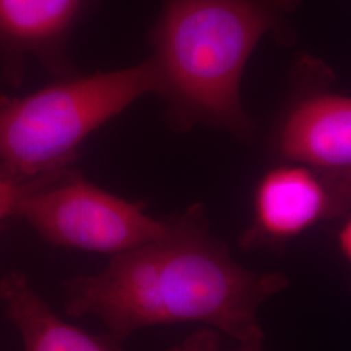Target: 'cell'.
I'll use <instances>...</instances> for the list:
<instances>
[{
	"label": "cell",
	"instance_id": "cell-2",
	"mask_svg": "<svg viewBox=\"0 0 351 351\" xmlns=\"http://www.w3.org/2000/svg\"><path fill=\"white\" fill-rule=\"evenodd\" d=\"M300 1L163 0L149 36V60L169 126L186 132L201 124L250 136L252 121L241 99L245 68Z\"/></svg>",
	"mask_w": 351,
	"mask_h": 351
},
{
	"label": "cell",
	"instance_id": "cell-6",
	"mask_svg": "<svg viewBox=\"0 0 351 351\" xmlns=\"http://www.w3.org/2000/svg\"><path fill=\"white\" fill-rule=\"evenodd\" d=\"M99 0H0V69L3 80L20 86L30 59L56 80L78 75L69 40Z\"/></svg>",
	"mask_w": 351,
	"mask_h": 351
},
{
	"label": "cell",
	"instance_id": "cell-5",
	"mask_svg": "<svg viewBox=\"0 0 351 351\" xmlns=\"http://www.w3.org/2000/svg\"><path fill=\"white\" fill-rule=\"evenodd\" d=\"M351 213V171L281 162L258 180L251 220L241 234L243 250L288 243L315 226Z\"/></svg>",
	"mask_w": 351,
	"mask_h": 351
},
{
	"label": "cell",
	"instance_id": "cell-11",
	"mask_svg": "<svg viewBox=\"0 0 351 351\" xmlns=\"http://www.w3.org/2000/svg\"><path fill=\"white\" fill-rule=\"evenodd\" d=\"M336 239L339 254L351 269V213L343 217L342 226H339Z\"/></svg>",
	"mask_w": 351,
	"mask_h": 351
},
{
	"label": "cell",
	"instance_id": "cell-9",
	"mask_svg": "<svg viewBox=\"0 0 351 351\" xmlns=\"http://www.w3.org/2000/svg\"><path fill=\"white\" fill-rule=\"evenodd\" d=\"M263 345L243 343L233 341L226 343L223 335L211 328H203L201 330L189 335L186 339L169 351H263Z\"/></svg>",
	"mask_w": 351,
	"mask_h": 351
},
{
	"label": "cell",
	"instance_id": "cell-7",
	"mask_svg": "<svg viewBox=\"0 0 351 351\" xmlns=\"http://www.w3.org/2000/svg\"><path fill=\"white\" fill-rule=\"evenodd\" d=\"M274 149L284 162L351 171V97L314 90L290 101L281 114Z\"/></svg>",
	"mask_w": 351,
	"mask_h": 351
},
{
	"label": "cell",
	"instance_id": "cell-10",
	"mask_svg": "<svg viewBox=\"0 0 351 351\" xmlns=\"http://www.w3.org/2000/svg\"><path fill=\"white\" fill-rule=\"evenodd\" d=\"M53 175L55 173H50L32 181H13L0 176V224L8 217L14 216L19 203L29 191Z\"/></svg>",
	"mask_w": 351,
	"mask_h": 351
},
{
	"label": "cell",
	"instance_id": "cell-8",
	"mask_svg": "<svg viewBox=\"0 0 351 351\" xmlns=\"http://www.w3.org/2000/svg\"><path fill=\"white\" fill-rule=\"evenodd\" d=\"M0 302L21 336L24 351H123L108 335H91L55 314L20 272L1 278Z\"/></svg>",
	"mask_w": 351,
	"mask_h": 351
},
{
	"label": "cell",
	"instance_id": "cell-3",
	"mask_svg": "<svg viewBox=\"0 0 351 351\" xmlns=\"http://www.w3.org/2000/svg\"><path fill=\"white\" fill-rule=\"evenodd\" d=\"M155 91L149 59L112 72L59 78L23 97L0 88V176L32 181L72 168L90 134Z\"/></svg>",
	"mask_w": 351,
	"mask_h": 351
},
{
	"label": "cell",
	"instance_id": "cell-1",
	"mask_svg": "<svg viewBox=\"0 0 351 351\" xmlns=\"http://www.w3.org/2000/svg\"><path fill=\"white\" fill-rule=\"evenodd\" d=\"M167 219L163 237L113 255L95 275L68 278L66 314L99 319L120 345L145 328L173 324H202L263 345L258 313L287 289L288 277L239 263L213 234L202 204Z\"/></svg>",
	"mask_w": 351,
	"mask_h": 351
},
{
	"label": "cell",
	"instance_id": "cell-4",
	"mask_svg": "<svg viewBox=\"0 0 351 351\" xmlns=\"http://www.w3.org/2000/svg\"><path fill=\"white\" fill-rule=\"evenodd\" d=\"M24 220L52 246L117 255L163 237L168 219L91 184L72 168L51 176L20 201Z\"/></svg>",
	"mask_w": 351,
	"mask_h": 351
}]
</instances>
